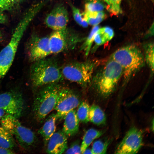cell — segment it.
<instances>
[{
    "instance_id": "obj_6",
    "label": "cell",
    "mask_w": 154,
    "mask_h": 154,
    "mask_svg": "<svg viewBox=\"0 0 154 154\" xmlns=\"http://www.w3.org/2000/svg\"><path fill=\"white\" fill-rule=\"evenodd\" d=\"M97 63L92 60L67 63L61 67L63 78L86 88L90 85Z\"/></svg>"
},
{
    "instance_id": "obj_29",
    "label": "cell",
    "mask_w": 154,
    "mask_h": 154,
    "mask_svg": "<svg viewBox=\"0 0 154 154\" xmlns=\"http://www.w3.org/2000/svg\"><path fill=\"white\" fill-rule=\"evenodd\" d=\"M19 1V0H0V9L3 11L11 10Z\"/></svg>"
},
{
    "instance_id": "obj_24",
    "label": "cell",
    "mask_w": 154,
    "mask_h": 154,
    "mask_svg": "<svg viewBox=\"0 0 154 154\" xmlns=\"http://www.w3.org/2000/svg\"><path fill=\"white\" fill-rule=\"evenodd\" d=\"M99 28L100 27L97 25L94 26L88 37L81 46L80 49L84 52L86 56H88L91 51L95 35Z\"/></svg>"
},
{
    "instance_id": "obj_33",
    "label": "cell",
    "mask_w": 154,
    "mask_h": 154,
    "mask_svg": "<svg viewBox=\"0 0 154 154\" xmlns=\"http://www.w3.org/2000/svg\"><path fill=\"white\" fill-rule=\"evenodd\" d=\"M82 154H92L91 150L87 148L84 151Z\"/></svg>"
},
{
    "instance_id": "obj_19",
    "label": "cell",
    "mask_w": 154,
    "mask_h": 154,
    "mask_svg": "<svg viewBox=\"0 0 154 154\" xmlns=\"http://www.w3.org/2000/svg\"><path fill=\"white\" fill-rule=\"evenodd\" d=\"M104 131L93 128L88 130L84 134L81 144L82 154L84 151L96 139L100 137L104 133Z\"/></svg>"
},
{
    "instance_id": "obj_1",
    "label": "cell",
    "mask_w": 154,
    "mask_h": 154,
    "mask_svg": "<svg viewBox=\"0 0 154 154\" xmlns=\"http://www.w3.org/2000/svg\"><path fill=\"white\" fill-rule=\"evenodd\" d=\"M122 75L121 66L110 58L99 70L94 72L90 86L100 96L106 98L115 91Z\"/></svg>"
},
{
    "instance_id": "obj_36",
    "label": "cell",
    "mask_w": 154,
    "mask_h": 154,
    "mask_svg": "<svg viewBox=\"0 0 154 154\" xmlns=\"http://www.w3.org/2000/svg\"><path fill=\"white\" fill-rule=\"evenodd\" d=\"M152 1H153V0H152Z\"/></svg>"
},
{
    "instance_id": "obj_32",
    "label": "cell",
    "mask_w": 154,
    "mask_h": 154,
    "mask_svg": "<svg viewBox=\"0 0 154 154\" xmlns=\"http://www.w3.org/2000/svg\"><path fill=\"white\" fill-rule=\"evenodd\" d=\"M15 153L12 150L7 149L0 146V154H14Z\"/></svg>"
},
{
    "instance_id": "obj_30",
    "label": "cell",
    "mask_w": 154,
    "mask_h": 154,
    "mask_svg": "<svg viewBox=\"0 0 154 154\" xmlns=\"http://www.w3.org/2000/svg\"><path fill=\"white\" fill-rule=\"evenodd\" d=\"M65 152V154H82L81 145L78 141L74 142Z\"/></svg>"
},
{
    "instance_id": "obj_12",
    "label": "cell",
    "mask_w": 154,
    "mask_h": 154,
    "mask_svg": "<svg viewBox=\"0 0 154 154\" xmlns=\"http://www.w3.org/2000/svg\"><path fill=\"white\" fill-rule=\"evenodd\" d=\"M27 51L28 58L32 62L48 57L51 54L49 37L32 35L27 44Z\"/></svg>"
},
{
    "instance_id": "obj_17",
    "label": "cell",
    "mask_w": 154,
    "mask_h": 154,
    "mask_svg": "<svg viewBox=\"0 0 154 154\" xmlns=\"http://www.w3.org/2000/svg\"><path fill=\"white\" fill-rule=\"evenodd\" d=\"M114 35V31L109 27L99 28L96 33L94 40L95 45L91 49V51L94 52L97 48L112 39Z\"/></svg>"
},
{
    "instance_id": "obj_14",
    "label": "cell",
    "mask_w": 154,
    "mask_h": 154,
    "mask_svg": "<svg viewBox=\"0 0 154 154\" xmlns=\"http://www.w3.org/2000/svg\"><path fill=\"white\" fill-rule=\"evenodd\" d=\"M47 144L46 152L47 153H62L67 148V137L62 131L55 132Z\"/></svg>"
},
{
    "instance_id": "obj_21",
    "label": "cell",
    "mask_w": 154,
    "mask_h": 154,
    "mask_svg": "<svg viewBox=\"0 0 154 154\" xmlns=\"http://www.w3.org/2000/svg\"><path fill=\"white\" fill-rule=\"evenodd\" d=\"M84 19L88 24L93 26L97 25L105 17V13L102 11H85L82 13Z\"/></svg>"
},
{
    "instance_id": "obj_8",
    "label": "cell",
    "mask_w": 154,
    "mask_h": 154,
    "mask_svg": "<svg viewBox=\"0 0 154 154\" xmlns=\"http://www.w3.org/2000/svg\"><path fill=\"white\" fill-rule=\"evenodd\" d=\"M49 38L51 54H56L74 49L82 40L78 34L66 28L55 31Z\"/></svg>"
},
{
    "instance_id": "obj_31",
    "label": "cell",
    "mask_w": 154,
    "mask_h": 154,
    "mask_svg": "<svg viewBox=\"0 0 154 154\" xmlns=\"http://www.w3.org/2000/svg\"><path fill=\"white\" fill-rule=\"evenodd\" d=\"M3 11L0 9V24L5 23L7 21V18Z\"/></svg>"
},
{
    "instance_id": "obj_35",
    "label": "cell",
    "mask_w": 154,
    "mask_h": 154,
    "mask_svg": "<svg viewBox=\"0 0 154 154\" xmlns=\"http://www.w3.org/2000/svg\"><path fill=\"white\" fill-rule=\"evenodd\" d=\"M3 39V36L2 34L0 31V42Z\"/></svg>"
},
{
    "instance_id": "obj_25",
    "label": "cell",
    "mask_w": 154,
    "mask_h": 154,
    "mask_svg": "<svg viewBox=\"0 0 154 154\" xmlns=\"http://www.w3.org/2000/svg\"><path fill=\"white\" fill-rule=\"evenodd\" d=\"M111 141L110 140L105 141L99 140L95 141L93 143L91 149L92 154H106Z\"/></svg>"
},
{
    "instance_id": "obj_9",
    "label": "cell",
    "mask_w": 154,
    "mask_h": 154,
    "mask_svg": "<svg viewBox=\"0 0 154 154\" xmlns=\"http://www.w3.org/2000/svg\"><path fill=\"white\" fill-rule=\"evenodd\" d=\"M80 102L78 95L74 90L61 86L54 109L57 119L64 118L69 112L77 107Z\"/></svg>"
},
{
    "instance_id": "obj_13",
    "label": "cell",
    "mask_w": 154,
    "mask_h": 154,
    "mask_svg": "<svg viewBox=\"0 0 154 154\" xmlns=\"http://www.w3.org/2000/svg\"><path fill=\"white\" fill-rule=\"evenodd\" d=\"M68 20L67 10L64 6L59 5L56 6L47 16L45 22L49 28L58 31L66 28Z\"/></svg>"
},
{
    "instance_id": "obj_7",
    "label": "cell",
    "mask_w": 154,
    "mask_h": 154,
    "mask_svg": "<svg viewBox=\"0 0 154 154\" xmlns=\"http://www.w3.org/2000/svg\"><path fill=\"white\" fill-rule=\"evenodd\" d=\"M0 121L1 126L11 135L21 147L28 149L35 143L36 135L34 132L23 125L18 118L6 114Z\"/></svg>"
},
{
    "instance_id": "obj_28",
    "label": "cell",
    "mask_w": 154,
    "mask_h": 154,
    "mask_svg": "<svg viewBox=\"0 0 154 154\" xmlns=\"http://www.w3.org/2000/svg\"><path fill=\"white\" fill-rule=\"evenodd\" d=\"M72 14L74 20L80 26L84 28L88 25L87 23L84 19L82 14L79 10L74 6L71 5Z\"/></svg>"
},
{
    "instance_id": "obj_15",
    "label": "cell",
    "mask_w": 154,
    "mask_h": 154,
    "mask_svg": "<svg viewBox=\"0 0 154 154\" xmlns=\"http://www.w3.org/2000/svg\"><path fill=\"white\" fill-rule=\"evenodd\" d=\"M74 109L69 112L65 116L62 131L68 137L76 134L79 128V121Z\"/></svg>"
},
{
    "instance_id": "obj_10",
    "label": "cell",
    "mask_w": 154,
    "mask_h": 154,
    "mask_svg": "<svg viewBox=\"0 0 154 154\" xmlns=\"http://www.w3.org/2000/svg\"><path fill=\"white\" fill-rule=\"evenodd\" d=\"M24 100L21 94L12 90L0 94V108L7 114L18 118L24 109Z\"/></svg>"
},
{
    "instance_id": "obj_23",
    "label": "cell",
    "mask_w": 154,
    "mask_h": 154,
    "mask_svg": "<svg viewBox=\"0 0 154 154\" xmlns=\"http://www.w3.org/2000/svg\"><path fill=\"white\" fill-rule=\"evenodd\" d=\"M90 106L87 102L83 101L78 105L76 114L79 122L86 123L89 121Z\"/></svg>"
},
{
    "instance_id": "obj_4",
    "label": "cell",
    "mask_w": 154,
    "mask_h": 154,
    "mask_svg": "<svg viewBox=\"0 0 154 154\" xmlns=\"http://www.w3.org/2000/svg\"><path fill=\"white\" fill-rule=\"evenodd\" d=\"M33 62L30 67V76L33 87L38 88L58 83L63 78L61 67L54 58L48 57Z\"/></svg>"
},
{
    "instance_id": "obj_18",
    "label": "cell",
    "mask_w": 154,
    "mask_h": 154,
    "mask_svg": "<svg viewBox=\"0 0 154 154\" xmlns=\"http://www.w3.org/2000/svg\"><path fill=\"white\" fill-rule=\"evenodd\" d=\"M89 119V121L98 125L105 124L106 120L104 112L99 106L95 104L90 106Z\"/></svg>"
},
{
    "instance_id": "obj_22",
    "label": "cell",
    "mask_w": 154,
    "mask_h": 154,
    "mask_svg": "<svg viewBox=\"0 0 154 154\" xmlns=\"http://www.w3.org/2000/svg\"><path fill=\"white\" fill-rule=\"evenodd\" d=\"M143 53L145 63L149 67L153 75L154 72V44L150 42L144 44L143 46Z\"/></svg>"
},
{
    "instance_id": "obj_11",
    "label": "cell",
    "mask_w": 154,
    "mask_h": 154,
    "mask_svg": "<svg viewBox=\"0 0 154 154\" xmlns=\"http://www.w3.org/2000/svg\"><path fill=\"white\" fill-rule=\"evenodd\" d=\"M143 133L142 130L133 127L126 133L115 151L118 154L137 153L143 145Z\"/></svg>"
},
{
    "instance_id": "obj_20",
    "label": "cell",
    "mask_w": 154,
    "mask_h": 154,
    "mask_svg": "<svg viewBox=\"0 0 154 154\" xmlns=\"http://www.w3.org/2000/svg\"><path fill=\"white\" fill-rule=\"evenodd\" d=\"M15 145L11 135L4 127H0V146L12 150Z\"/></svg>"
},
{
    "instance_id": "obj_34",
    "label": "cell",
    "mask_w": 154,
    "mask_h": 154,
    "mask_svg": "<svg viewBox=\"0 0 154 154\" xmlns=\"http://www.w3.org/2000/svg\"><path fill=\"white\" fill-rule=\"evenodd\" d=\"M5 112L0 108V121L3 117L5 114Z\"/></svg>"
},
{
    "instance_id": "obj_3",
    "label": "cell",
    "mask_w": 154,
    "mask_h": 154,
    "mask_svg": "<svg viewBox=\"0 0 154 154\" xmlns=\"http://www.w3.org/2000/svg\"><path fill=\"white\" fill-rule=\"evenodd\" d=\"M36 15L35 11L29 8L20 21L9 43L0 52V79L3 78L11 67L17 49L27 29Z\"/></svg>"
},
{
    "instance_id": "obj_2",
    "label": "cell",
    "mask_w": 154,
    "mask_h": 154,
    "mask_svg": "<svg viewBox=\"0 0 154 154\" xmlns=\"http://www.w3.org/2000/svg\"><path fill=\"white\" fill-rule=\"evenodd\" d=\"M110 58L121 67L124 85L127 83L145 63L143 52L139 47L133 44L118 48L111 55Z\"/></svg>"
},
{
    "instance_id": "obj_16",
    "label": "cell",
    "mask_w": 154,
    "mask_h": 154,
    "mask_svg": "<svg viewBox=\"0 0 154 154\" xmlns=\"http://www.w3.org/2000/svg\"><path fill=\"white\" fill-rule=\"evenodd\" d=\"M57 120L56 113L50 114L46 118L42 126L38 131L45 144H47L50 138L55 132Z\"/></svg>"
},
{
    "instance_id": "obj_26",
    "label": "cell",
    "mask_w": 154,
    "mask_h": 154,
    "mask_svg": "<svg viewBox=\"0 0 154 154\" xmlns=\"http://www.w3.org/2000/svg\"><path fill=\"white\" fill-rule=\"evenodd\" d=\"M103 0H86L85 11H102L105 6Z\"/></svg>"
},
{
    "instance_id": "obj_27",
    "label": "cell",
    "mask_w": 154,
    "mask_h": 154,
    "mask_svg": "<svg viewBox=\"0 0 154 154\" xmlns=\"http://www.w3.org/2000/svg\"><path fill=\"white\" fill-rule=\"evenodd\" d=\"M106 3L109 11L114 15L121 13L120 5L122 0H104Z\"/></svg>"
},
{
    "instance_id": "obj_5",
    "label": "cell",
    "mask_w": 154,
    "mask_h": 154,
    "mask_svg": "<svg viewBox=\"0 0 154 154\" xmlns=\"http://www.w3.org/2000/svg\"><path fill=\"white\" fill-rule=\"evenodd\" d=\"M61 86L56 83L40 87L35 95L33 104L34 117L38 121L42 122L54 109Z\"/></svg>"
}]
</instances>
